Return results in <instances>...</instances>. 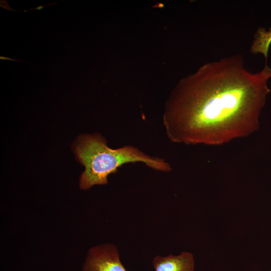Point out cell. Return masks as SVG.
Masks as SVG:
<instances>
[{
    "instance_id": "obj_1",
    "label": "cell",
    "mask_w": 271,
    "mask_h": 271,
    "mask_svg": "<svg viewBox=\"0 0 271 271\" xmlns=\"http://www.w3.org/2000/svg\"><path fill=\"white\" fill-rule=\"evenodd\" d=\"M271 68L253 73L240 55L206 63L182 79L165 104L168 139L185 145H221L259 127Z\"/></svg>"
},
{
    "instance_id": "obj_4",
    "label": "cell",
    "mask_w": 271,
    "mask_h": 271,
    "mask_svg": "<svg viewBox=\"0 0 271 271\" xmlns=\"http://www.w3.org/2000/svg\"><path fill=\"white\" fill-rule=\"evenodd\" d=\"M153 264L155 271H193L195 261L191 253L183 252L178 255L156 256Z\"/></svg>"
},
{
    "instance_id": "obj_8",
    "label": "cell",
    "mask_w": 271,
    "mask_h": 271,
    "mask_svg": "<svg viewBox=\"0 0 271 271\" xmlns=\"http://www.w3.org/2000/svg\"><path fill=\"white\" fill-rule=\"evenodd\" d=\"M0 59L1 60H10V61H18V62H22L21 60H17V59L11 58L3 56H0Z\"/></svg>"
},
{
    "instance_id": "obj_3",
    "label": "cell",
    "mask_w": 271,
    "mask_h": 271,
    "mask_svg": "<svg viewBox=\"0 0 271 271\" xmlns=\"http://www.w3.org/2000/svg\"><path fill=\"white\" fill-rule=\"evenodd\" d=\"M82 271H127L122 264L116 247L110 243L90 248L82 266Z\"/></svg>"
},
{
    "instance_id": "obj_5",
    "label": "cell",
    "mask_w": 271,
    "mask_h": 271,
    "mask_svg": "<svg viewBox=\"0 0 271 271\" xmlns=\"http://www.w3.org/2000/svg\"><path fill=\"white\" fill-rule=\"evenodd\" d=\"M271 44V27L268 30L259 28L254 35L250 50L253 54L261 53L266 59Z\"/></svg>"
},
{
    "instance_id": "obj_7",
    "label": "cell",
    "mask_w": 271,
    "mask_h": 271,
    "mask_svg": "<svg viewBox=\"0 0 271 271\" xmlns=\"http://www.w3.org/2000/svg\"><path fill=\"white\" fill-rule=\"evenodd\" d=\"M57 4V2H55V3H52V4H49L48 5H46L39 6H38L37 7H36V8L24 11L23 12H27L28 11H33V10H41L43 9L44 7H46L47 6H50V5H54V4Z\"/></svg>"
},
{
    "instance_id": "obj_2",
    "label": "cell",
    "mask_w": 271,
    "mask_h": 271,
    "mask_svg": "<svg viewBox=\"0 0 271 271\" xmlns=\"http://www.w3.org/2000/svg\"><path fill=\"white\" fill-rule=\"evenodd\" d=\"M73 148L77 159L85 167L79 179V187L82 190L107 184L108 176L128 163L142 162L164 172L172 170L165 159L151 156L132 146L112 149L107 146L105 139L98 133L80 135Z\"/></svg>"
},
{
    "instance_id": "obj_6",
    "label": "cell",
    "mask_w": 271,
    "mask_h": 271,
    "mask_svg": "<svg viewBox=\"0 0 271 271\" xmlns=\"http://www.w3.org/2000/svg\"><path fill=\"white\" fill-rule=\"evenodd\" d=\"M0 6H1V7L5 9H6L8 11H16L15 10H14L13 9L11 8L9 6L8 1H1Z\"/></svg>"
}]
</instances>
